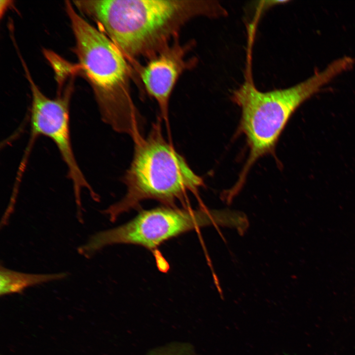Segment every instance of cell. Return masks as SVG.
Segmentation results:
<instances>
[{"label": "cell", "instance_id": "1", "mask_svg": "<svg viewBox=\"0 0 355 355\" xmlns=\"http://www.w3.org/2000/svg\"><path fill=\"white\" fill-rule=\"evenodd\" d=\"M73 5L95 22L127 59L151 58L170 44L180 28L199 16H224L216 1L83 0Z\"/></svg>", "mask_w": 355, "mask_h": 355}, {"label": "cell", "instance_id": "2", "mask_svg": "<svg viewBox=\"0 0 355 355\" xmlns=\"http://www.w3.org/2000/svg\"><path fill=\"white\" fill-rule=\"evenodd\" d=\"M65 9L75 39L76 70L90 84L104 122L115 131L142 138V118L131 96L127 59L103 32L77 12L70 1Z\"/></svg>", "mask_w": 355, "mask_h": 355}, {"label": "cell", "instance_id": "3", "mask_svg": "<svg viewBox=\"0 0 355 355\" xmlns=\"http://www.w3.org/2000/svg\"><path fill=\"white\" fill-rule=\"evenodd\" d=\"M134 143L133 159L122 179L126 193L121 200L103 211L111 221L138 208L145 200L153 199L166 206H174L188 192L196 193L204 185L202 178L164 138L161 119L153 123L145 137Z\"/></svg>", "mask_w": 355, "mask_h": 355}, {"label": "cell", "instance_id": "4", "mask_svg": "<svg viewBox=\"0 0 355 355\" xmlns=\"http://www.w3.org/2000/svg\"><path fill=\"white\" fill-rule=\"evenodd\" d=\"M348 69L346 61L339 58L323 71L287 88L263 92L248 81L233 92L232 99L241 109L240 129L246 137L249 149L237 185H243L247 173L256 161L274 149L296 109Z\"/></svg>", "mask_w": 355, "mask_h": 355}, {"label": "cell", "instance_id": "5", "mask_svg": "<svg viewBox=\"0 0 355 355\" xmlns=\"http://www.w3.org/2000/svg\"><path fill=\"white\" fill-rule=\"evenodd\" d=\"M213 213L205 209L193 210L164 206L143 211L117 227L98 232L78 248L86 257L103 248L116 244H130L154 249L163 242L212 222Z\"/></svg>", "mask_w": 355, "mask_h": 355}, {"label": "cell", "instance_id": "6", "mask_svg": "<svg viewBox=\"0 0 355 355\" xmlns=\"http://www.w3.org/2000/svg\"><path fill=\"white\" fill-rule=\"evenodd\" d=\"M32 94L30 135L24 159H27L35 141L40 136L50 139L55 144L72 182L77 210H82L81 193L88 190L95 201L98 197L82 172L73 152L70 125V105L73 85L71 81L65 90L55 98L45 96L36 85L25 63H23Z\"/></svg>", "mask_w": 355, "mask_h": 355}, {"label": "cell", "instance_id": "7", "mask_svg": "<svg viewBox=\"0 0 355 355\" xmlns=\"http://www.w3.org/2000/svg\"><path fill=\"white\" fill-rule=\"evenodd\" d=\"M189 44H170L150 58L140 75L148 94L157 102L162 119L169 123L170 97L180 75L194 64L186 60Z\"/></svg>", "mask_w": 355, "mask_h": 355}, {"label": "cell", "instance_id": "8", "mask_svg": "<svg viewBox=\"0 0 355 355\" xmlns=\"http://www.w3.org/2000/svg\"><path fill=\"white\" fill-rule=\"evenodd\" d=\"M0 295L20 293L25 288L42 284L63 280L66 273L29 274L11 270L0 266Z\"/></svg>", "mask_w": 355, "mask_h": 355}, {"label": "cell", "instance_id": "9", "mask_svg": "<svg viewBox=\"0 0 355 355\" xmlns=\"http://www.w3.org/2000/svg\"><path fill=\"white\" fill-rule=\"evenodd\" d=\"M12 1L10 0H0V16H2L3 12H5L6 9L11 5Z\"/></svg>", "mask_w": 355, "mask_h": 355}]
</instances>
